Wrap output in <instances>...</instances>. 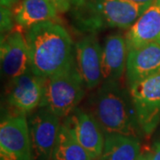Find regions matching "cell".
<instances>
[{
    "label": "cell",
    "instance_id": "6da1fadb",
    "mask_svg": "<svg viewBox=\"0 0 160 160\" xmlns=\"http://www.w3.org/2000/svg\"><path fill=\"white\" fill-rule=\"evenodd\" d=\"M29 67L34 74L48 78L75 63V46L68 30L56 22H46L26 29Z\"/></svg>",
    "mask_w": 160,
    "mask_h": 160
},
{
    "label": "cell",
    "instance_id": "7a4b0ae2",
    "mask_svg": "<svg viewBox=\"0 0 160 160\" xmlns=\"http://www.w3.org/2000/svg\"><path fill=\"white\" fill-rule=\"evenodd\" d=\"M92 104V114L105 134L138 137L142 132L129 90L118 81L102 82Z\"/></svg>",
    "mask_w": 160,
    "mask_h": 160
},
{
    "label": "cell",
    "instance_id": "3957f363",
    "mask_svg": "<svg viewBox=\"0 0 160 160\" xmlns=\"http://www.w3.org/2000/svg\"><path fill=\"white\" fill-rule=\"evenodd\" d=\"M85 87L74 63L62 73L45 78L44 94L39 107L48 109L59 118H65L78 108L84 97Z\"/></svg>",
    "mask_w": 160,
    "mask_h": 160
},
{
    "label": "cell",
    "instance_id": "277c9868",
    "mask_svg": "<svg viewBox=\"0 0 160 160\" xmlns=\"http://www.w3.org/2000/svg\"><path fill=\"white\" fill-rule=\"evenodd\" d=\"M129 92L142 132L149 136L160 122V73L130 85Z\"/></svg>",
    "mask_w": 160,
    "mask_h": 160
},
{
    "label": "cell",
    "instance_id": "5b68a950",
    "mask_svg": "<svg viewBox=\"0 0 160 160\" xmlns=\"http://www.w3.org/2000/svg\"><path fill=\"white\" fill-rule=\"evenodd\" d=\"M27 119L32 160H52L61 127L60 118L48 109L39 107Z\"/></svg>",
    "mask_w": 160,
    "mask_h": 160
},
{
    "label": "cell",
    "instance_id": "8992f818",
    "mask_svg": "<svg viewBox=\"0 0 160 160\" xmlns=\"http://www.w3.org/2000/svg\"><path fill=\"white\" fill-rule=\"evenodd\" d=\"M0 160H32L28 119L11 114L0 124Z\"/></svg>",
    "mask_w": 160,
    "mask_h": 160
},
{
    "label": "cell",
    "instance_id": "52a82bcc",
    "mask_svg": "<svg viewBox=\"0 0 160 160\" xmlns=\"http://www.w3.org/2000/svg\"><path fill=\"white\" fill-rule=\"evenodd\" d=\"M62 125L89 153L92 159L98 160L101 158L104 147L105 133L93 115L76 108L65 117Z\"/></svg>",
    "mask_w": 160,
    "mask_h": 160
},
{
    "label": "cell",
    "instance_id": "ba28073f",
    "mask_svg": "<svg viewBox=\"0 0 160 160\" xmlns=\"http://www.w3.org/2000/svg\"><path fill=\"white\" fill-rule=\"evenodd\" d=\"M44 86L45 78L34 74L31 69L11 80L6 99L13 114L26 116L39 108Z\"/></svg>",
    "mask_w": 160,
    "mask_h": 160
},
{
    "label": "cell",
    "instance_id": "9c48e42d",
    "mask_svg": "<svg viewBox=\"0 0 160 160\" xmlns=\"http://www.w3.org/2000/svg\"><path fill=\"white\" fill-rule=\"evenodd\" d=\"M75 64L87 89L102 84V46L95 35L83 36L75 44Z\"/></svg>",
    "mask_w": 160,
    "mask_h": 160
},
{
    "label": "cell",
    "instance_id": "30bf717a",
    "mask_svg": "<svg viewBox=\"0 0 160 160\" xmlns=\"http://www.w3.org/2000/svg\"><path fill=\"white\" fill-rule=\"evenodd\" d=\"M0 60L2 74L10 81L30 70L25 36L20 30L1 36Z\"/></svg>",
    "mask_w": 160,
    "mask_h": 160
},
{
    "label": "cell",
    "instance_id": "8fae6325",
    "mask_svg": "<svg viewBox=\"0 0 160 160\" xmlns=\"http://www.w3.org/2000/svg\"><path fill=\"white\" fill-rule=\"evenodd\" d=\"M159 38L160 0H155L128 29L126 35L128 52L158 42Z\"/></svg>",
    "mask_w": 160,
    "mask_h": 160
},
{
    "label": "cell",
    "instance_id": "7c38bea8",
    "mask_svg": "<svg viewBox=\"0 0 160 160\" xmlns=\"http://www.w3.org/2000/svg\"><path fill=\"white\" fill-rule=\"evenodd\" d=\"M126 77L129 85L160 73V45L153 42L128 52Z\"/></svg>",
    "mask_w": 160,
    "mask_h": 160
},
{
    "label": "cell",
    "instance_id": "4fadbf2b",
    "mask_svg": "<svg viewBox=\"0 0 160 160\" xmlns=\"http://www.w3.org/2000/svg\"><path fill=\"white\" fill-rule=\"evenodd\" d=\"M69 12L71 27L78 34L96 35L108 27L99 0H72Z\"/></svg>",
    "mask_w": 160,
    "mask_h": 160
},
{
    "label": "cell",
    "instance_id": "5bb4252c",
    "mask_svg": "<svg viewBox=\"0 0 160 160\" xmlns=\"http://www.w3.org/2000/svg\"><path fill=\"white\" fill-rule=\"evenodd\" d=\"M128 48L126 38L120 34L108 36L102 46V82L118 81L126 69Z\"/></svg>",
    "mask_w": 160,
    "mask_h": 160
},
{
    "label": "cell",
    "instance_id": "9a60e30c",
    "mask_svg": "<svg viewBox=\"0 0 160 160\" xmlns=\"http://www.w3.org/2000/svg\"><path fill=\"white\" fill-rule=\"evenodd\" d=\"M103 17L109 28L127 29L149 6L130 0H99Z\"/></svg>",
    "mask_w": 160,
    "mask_h": 160
},
{
    "label": "cell",
    "instance_id": "2e32d148",
    "mask_svg": "<svg viewBox=\"0 0 160 160\" xmlns=\"http://www.w3.org/2000/svg\"><path fill=\"white\" fill-rule=\"evenodd\" d=\"M57 10L50 0H22L14 12L15 22L24 29L46 22H56Z\"/></svg>",
    "mask_w": 160,
    "mask_h": 160
},
{
    "label": "cell",
    "instance_id": "e0dca14e",
    "mask_svg": "<svg viewBox=\"0 0 160 160\" xmlns=\"http://www.w3.org/2000/svg\"><path fill=\"white\" fill-rule=\"evenodd\" d=\"M138 137L124 134H105L102 154L98 160H136L141 154Z\"/></svg>",
    "mask_w": 160,
    "mask_h": 160
},
{
    "label": "cell",
    "instance_id": "ac0fdd59",
    "mask_svg": "<svg viewBox=\"0 0 160 160\" xmlns=\"http://www.w3.org/2000/svg\"><path fill=\"white\" fill-rule=\"evenodd\" d=\"M52 160H93L89 153L61 125L57 141L52 155Z\"/></svg>",
    "mask_w": 160,
    "mask_h": 160
},
{
    "label": "cell",
    "instance_id": "d6986e66",
    "mask_svg": "<svg viewBox=\"0 0 160 160\" xmlns=\"http://www.w3.org/2000/svg\"><path fill=\"white\" fill-rule=\"evenodd\" d=\"M14 13L11 8L1 6L0 8V30L1 36L8 34L12 31L14 27Z\"/></svg>",
    "mask_w": 160,
    "mask_h": 160
},
{
    "label": "cell",
    "instance_id": "ffe728a7",
    "mask_svg": "<svg viewBox=\"0 0 160 160\" xmlns=\"http://www.w3.org/2000/svg\"><path fill=\"white\" fill-rule=\"evenodd\" d=\"M52 5L59 12H67L69 11L72 0H50Z\"/></svg>",
    "mask_w": 160,
    "mask_h": 160
},
{
    "label": "cell",
    "instance_id": "44dd1931",
    "mask_svg": "<svg viewBox=\"0 0 160 160\" xmlns=\"http://www.w3.org/2000/svg\"><path fill=\"white\" fill-rule=\"evenodd\" d=\"M151 160H160V142L155 143L151 152Z\"/></svg>",
    "mask_w": 160,
    "mask_h": 160
},
{
    "label": "cell",
    "instance_id": "7402d4cb",
    "mask_svg": "<svg viewBox=\"0 0 160 160\" xmlns=\"http://www.w3.org/2000/svg\"><path fill=\"white\" fill-rule=\"evenodd\" d=\"M18 0H0V4L1 6H5V7H8L11 8L12 6H15L17 4Z\"/></svg>",
    "mask_w": 160,
    "mask_h": 160
},
{
    "label": "cell",
    "instance_id": "603a6c76",
    "mask_svg": "<svg viewBox=\"0 0 160 160\" xmlns=\"http://www.w3.org/2000/svg\"><path fill=\"white\" fill-rule=\"evenodd\" d=\"M136 160H151V153H141Z\"/></svg>",
    "mask_w": 160,
    "mask_h": 160
},
{
    "label": "cell",
    "instance_id": "cb8c5ba5",
    "mask_svg": "<svg viewBox=\"0 0 160 160\" xmlns=\"http://www.w3.org/2000/svg\"><path fill=\"white\" fill-rule=\"evenodd\" d=\"M130 1H132V2L140 4V5H147V6H149L150 4H152L154 2L155 0H130Z\"/></svg>",
    "mask_w": 160,
    "mask_h": 160
},
{
    "label": "cell",
    "instance_id": "d4e9b609",
    "mask_svg": "<svg viewBox=\"0 0 160 160\" xmlns=\"http://www.w3.org/2000/svg\"><path fill=\"white\" fill-rule=\"evenodd\" d=\"M157 43H158V44H159V45H160V38H159V39H158V41Z\"/></svg>",
    "mask_w": 160,
    "mask_h": 160
}]
</instances>
